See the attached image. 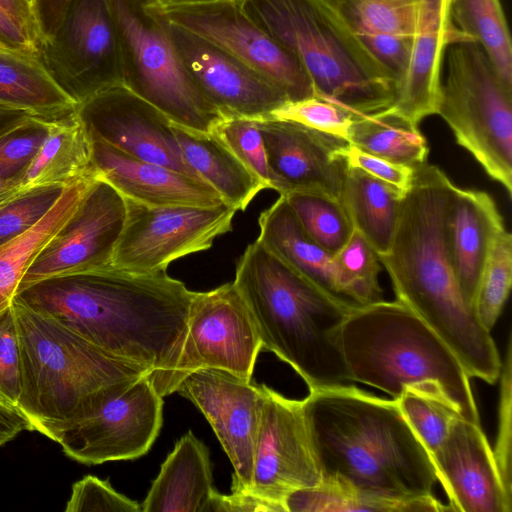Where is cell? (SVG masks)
<instances>
[{"label":"cell","mask_w":512,"mask_h":512,"mask_svg":"<svg viewBox=\"0 0 512 512\" xmlns=\"http://www.w3.org/2000/svg\"><path fill=\"white\" fill-rule=\"evenodd\" d=\"M214 491L209 450L188 431L162 463L142 512H207Z\"/></svg>","instance_id":"d4e9b609"},{"label":"cell","mask_w":512,"mask_h":512,"mask_svg":"<svg viewBox=\"0 0 512 512\" xmlns=\"http://www.w3.org/2000/svg\"><path fill=\"white\" fill-rule=\"evenodd\" d=\"M182 157L226 205L245 211L265 186L211 133L172 123Z\"/></svg>","instance_id":"f1b7e54d"},{"label":"cell","mask_w":512,"mask_h":512,"mask_svg":"<svg viewBox=\"0 0 512 512\" xmlns=\"http://www.w3.org/2000/svg\"><path fill=\"white\" fill-rule=\"evenodd\" d=\"M31 3H32V6H33V0H29Z\"/></svg>","instance_id":"91938a15"},{"label":"cell","mask_w":512,"mask_h":512,"mask_svg":"<svg viewBox=\"0 0 512 512\" xmlns=\"http://www.w3.org/2000/svg\"><path fill=\"white\" fill-rule=\"evenodd\" d=\"M0 46L7 51L36 58V47L23 28L0 7Z\"/></svg>","instance_id":"f907efd6"},{"label":"cell","mask_w":512,"mask_h":512,"mask_svg":"<svg viewBox=\"0 0 512 512\" xmlns=\"http://www.w3.org/2000/svg\"><path fill=\"white\" fill-rule=\"evenodd\" d=\"M163 423V397L142 376L98 411L43 433L71 459L96 465L145 455Z\"/></svg>","instance_id":"4fadbf2b"},{"label":"cell","mask_w":512,"mask_h":512,"mask_svg":"<svg viewBox=\"0 0 512 512\" xmlns=\"http://www.w3.org/2000/svg\"><path fill=\"white\" fill-rule=\"evenodd\" d=\"M241 10L287 50L315 96L356 115L391 106L396 80L331 0H238Z\"/></svg>","instance_id":"52a82bcc"},{"label":"cell","mask_w":512,"mask_h":512,"mask_svg":"<svg viewBox=\"0 0 512 512\" xmlns=\"http://www.w3.org/2000/svg\"><path fill=\"white\" fill-rule=\"evenodd\" d=\"M418 1L417 25L411 37L408 60L396 81L393 103L388 107L415 125L436 114L448 45L468 40L452 25L447 0Z\"/></svg>","instance_id":"7402d4cb"},{"label":"cell","mask_w":512,"mask_h":512,"mask_svg":"<svg viewBox=\"0 0 512 512\" xmlns=\"http://www.w3.org/2000/svg\"><path fill=\"white\" fill-rule=\"evenodd\" d=\"M116 27L123 85L173 123L211 133L225 117L184 69L156 0H107Z\"/></svg>","instance_id":"9c48e42d"},{"label":"cell","mask_w":512,"mask_h":512,"mask_svg":"<svg viewBox=\"0 0 512 512\" xmlns=\"http://www.w3.org/2000/svg\"><path fill=\"white\" fill-rule=\"evenodd\" d=\"M25 193L20 188L18 178H0V209Z\"/></svg>","instance_id":"11a10c76"},{"label":"cell","mask_w":512,"mask_h":512,"mask_svg":"<svg viewBox=\"0 0 512 512\" xmlns=\"http://www.w3.org/2000/svg\"><path fill=\"white\" fill-rule=\"evenodd\" d=\"M76 110L91 138L136 159L200 179L182 157L173 122L124 85L91 96L79 103Z\"/></svg>","instance_id":"d6986e66"},{"label":"cell","mask_w":512,"mask_h":512,"mask_svg":"<svg viewBox=\"0 0 512 512\" xmlns=\"http://www.w3.org/2000/svg\"><path fill=\"white\" fill-rule=\"evenodd\" d=\"M98 178L95 173L65 186L34 226L0 245V314L12 305L30 266L77 212Z\"/></svg>","instance_id":"83f0119b"},{"label":"cell","mask_w":512,"mask_h":512,"mask_svg":"<svg viewBox=\"0 0 512 512\" xmlns=\"http://www.w3.org/2000/svg\"><path fill=\"white\" fill-rule=\"evenodd\" d=\"M302 403L321 479L389 498L433 496L430 455L396 400L343 384Z\"/></svg>","instance_id":"3957f363"},{"label":"cell","mask_w":512,"mask_h":512,"mask_svg":"<svg viewBox=\"0 0 512 512\" xmlns=\"http://www.w3.org/2000/svg\"><path fill=\"white\" fill-rule=\"evenodd\" d=\"M233 283L251 312L262 348L289 364L309 391L349 382L339 335L353 307L257 240L239 257Z\"/></svg>","instance_id":"277c9868"},{"label":"cell","mask_w":512,"mask_h":512,"mask_svg":"<svg viewBox=\"0 0 512 512\" xmlns=\"http://www.w3.org/2000/svg\"><path fill=\"white\" fill-rule=\"evenodd\" d=\"M283 197L302 229L331 255L351 237L354 226L340 200L319 192H291Z\"/></svg>","instance_id":"e575fe53"},{"label":"cell","mask_w":512,"mask_h":512,"mask_svg":"<svg viewBox=\"0 0 512 512\" xmlns=\"http://www.w3.org/2000/svg\"><path fill=\"white\" fill-rule=\"evenodd\" d=\"M498 432L493 450L494 458L506 489L512 493L511 483V337L508 339L505 362L500 376Z\"/></svg>","instance_id":"bcb514c9"},{"label":"cell","mask_w":512,"mask_h":512,"mask_svg":"<svg viewBox=\"0 0 512 512\" xmlns=\"http://www.w3.org/2000/svg\"><path fill=\"white\" fill-rule=\"evenodd\" d=\"M347 301L353 307L383 300L378 275L381 263L373 246L354 229L345 245L334 255Z\"/></svg>","instance_id":"8d00e7d4"},{"label":"cell","mask_w":512,"mask_h":512,"mask_svg":"<svg viewBox=\"0 0 512 512\" xmlns=\"http://www.w3.org/2000/svg\"><path fill=\"white\" fill-rule=\"evenodd\" d=\"M21 357L18 409L33 431L98 411L150 371L98 348L55 318L14 299Z\"/></svg>","instance_id":"8992f818"},{"label":"cell","mask_w":512,"mask_h":512,"mask_svg":"<svg viewBox=\"0 0 512 512\" xmlns=\"http://www.w3.org/2000/svg\"><path fill=\"white\" fill-rule=\"evenodd\" d=\"M512 285V235L504 229L496 237L474 300V311L489 331L496 324Z\"/></svg>","instance_id":"74e56055"},{"label":"cell","mask_w":512,"mask_h":512,"mask_svg":"<svg viewBox=\"0 0 512 512\" xmlns=\"http://www.w3.org/2000/svg\"><path fill=\"white\" fill-rule=\"evenodd\" d=\"M403 193L365 171L348 166L342 203L354 229L362 234L377 254L391 243Z\"/></svg>","instance_id":"f546056e"},{"label":"cell","mask_w":512,"mask_h":512,"mask_svg":"<svg viewBox=\"0 0 512 512\" xmlns=\"http://www.w3.org/2000/svg\"><path fill=\"white\" fill-rule=\"evenodd\" d=\"M436 114L486 174L512 195V88L475 42L448 45Z\"/></svg>","instance_id":"ba28073f"},{"label":"cell","mask_w":512,"mask_h":512,"mask_svg":"<svg viewBox=\"0 0 512 512\" xmlns=\"http://www.w3.org/2000/svg\"><path fill=\"white\" fill-rule=\"evenodd\" d=\"M456 187L435 165L415 168L390 246L377 255L396 300L446 343L469 377L494 384L502 367L498 349L465 300L449 251L446 219Z\"/></svg>","instance_id":"7a4b0ae2"},{"label":"cell","mask_w":512,"mask_h":512,"mask_svg":"<svg viewBox=\"0 0 512 512\" xmlns=\"http://www.w3.org/2000/svg\"><path fill=\"white\" fill-rule=\"evenodd\" d=\"M454 28L487 54L503 82L512 88V45L500 0H447Z\"/></svg>","instance_id":"836d02e7"},{"label":"cell","mask_w":512,"mask_h":512,"mask_svg":"<svg viewBox=\"0 0 512 512\" xmlns=\"http://www.w3.org/2000/svg\"><path fill=\"white\" fill-rule=\"evenodd\" d=\"M71 2L72 0H33L41 42L56 32Z\"/></svg>","instance_id":"816d5d0a"},{"label":"cell","mask_w":512,"mask_h":512,"mask_svg":"<svg viewBox=\"0 0 512 512\" xmlns=\"http://www.w3.org/2000/svg\"><path fill=\"white\" fill-rule=\"evenodd\" d=\"M0 7L23 28L37 50L41 36L32 3L29 0H0Z\"/></svg>","instance_id":"f5cc1de1"},{"label":"cell","mask_w":512,"mask_h":512,"mask_svg":"<svg viewBox=\"0 0 512 512\" xmlns=\"http://www.w3.org/2000/svg\"><path fill=\"white\" fill-rule=\"evenodd\" d=\"M446 223L456 280L465 300L473 307L494 241L505 229L504 221L487 192L457 186L449 204Z\"/></svg>","instance_id":"cb8c5ba5"},{"label":"cell","mask_w":512,"mask_h":512,"mask_svg":"<svg viewBox=\"0 0 512 512\" xmlns=\"http://www.w3.org/2000/svg\"><path fill=\"white\" fill-rule=\"evenodd\" d=\"M371 54L395 77L403 73L410 51L411 37L388 34L358 35Z\"/></svg>","instance_id":"c3c4849f"},{"label":"cell","mask_w":512,"mask_h":512,"mask_svg":"<svg viewBox=\"0 0 512 512\" xmlns=\"http://www.w3.org/2000/svg\"><path fill=\"white\" fill-rule=\"evenodd\" d=\"M36 58L77 104L123 85L120 48L107 0H72L56 32Z\"/></svg>","instance_id":"30bf717a"},{"label":"cell","mask_w":512,"mask_h":512,"mask_svg":"<svg viewBox=\"0 0 512 512\" xmlns=\"http://www.w3.org/2000/svg\"><path fill=\"white\" fill-rule=\"evenodd\" d=\"M95 173L92 139L74 109L49 119L43 143L18 180L21 190L28 192L40 187H65Z\"/></svg>","instance_id":"4316f807"},{"label":"cell","mask_w":512,"mask_h":512,"mask_svg":"<svg viewBox=\"0 0 512 512\" xmlns=\"http://www.w3.org/2000/svg\"><path fill=\"white\" fill-rule=\"evenodd\" d=\"M395 400L429 455L443 442L453 421L460 417L447 402L419 391L406 390Z\"/></svg>","instance_id":"f35d334b"},{"label":"cell","mask_w":512,"mask_h":512,"mask_svg":"<svg viewBox=\"0 0 512 512\" xmlns=\"http://www.w3.org/2000/svg\"><path fill=\"white\" fill-rule=\"evenodd\" d=\"M0 52H10V51H7L6 49H4L3 47L0 46Z\"/></svg>","instance_id":"680465c9"},{"label":"cell","mask_w":512,"mask_h":512,"mask_svg":"<svg viewBox=\"0 0 512 512\" xmlns=\"http://www.w3.org/2000/svg\"><path fill=\"white\" fill-rule=\"evenodd\" d=\"M285 512H443L451 511L434 496L396 499L372 494L333 480L289 493Z\"/></svg>","instance_id":"1f68e13d"},{"label":"cell","mask_w":512,"mask_h":512,"mask_svg":"<svg viewBox=\"0 0 512 512\" xmlns=\"http://www.w3.org/2000/svg\"><path fill=\"white\" fill-rule=\"evenodd\" d=\"M357 116L334 102L314 95L287 101L266 119L292 121L348 141L350 128Z\"/></svg>","instance_id":"60d3db41"},{"label":"cell","mask_w":512,"mask_h":512,"mask_svg":"<svg viewBox=\"0 0 512 512\" xmlns=\"http://www.w3.org/2000/svg\"><path fill=\"white\" fill-rule=\"evenodd\" d=\"M343 156L348 166L365 171L369 175L395 187L403 194L412 182L414 169L364 152L350 143L345 147Z\"/></svg>","instance_id":"7dc6e473"},{"label":"cell","mask_w":512,"mask_h":512,"mask_svg":"<svg viewBox=\"0 0 512 512\" xmlns=\"http://www.w3.org/2000/svg\"><path fill=\"white\" fill-rule=\"evenodd\" d=\"M258 226V242L312 283L350 305L334 256L302 229L283 196L260 214Z\"/></svg>","instance_id":"484cf974"},{"label":"cell","mask_w":512,"mask_h":512,"mask_svg":"<svg viewBox=\"0 0 512 512\" xmlns=\"http://www.w3.org/2000/svg\"><path fill=\"white\" fill-rule=\"evenodd\" d=\"M21 357L13 306L0 314V402L18 408Z\"/></svg>","instance_id":"ee69618b"},{"label":"cell","mask_w":512,"mask_h":512,"mask_svg":"<svg viewBox=\"0 0 512 512\" xmlns=\"http://www.w3.org/2000/svg\"><path fill=\"white\" fill-rule=\"evenodd\" d=\"M348 142L364 152L412 169L427 163L429 148L418 125L388 108L357 116Z\"/></svg>","instance_id":"d6a6232c"},{"label":"cell","mask_w":512,"mask_h":512,"mask_svg":"<svg viewBox=\"0 0 512 512\" xmlns=\"http://www.w3.org/2000/svg\"><path fill=\"white\" fill-rule=\"evenodd\" d=\"M65 511L141 512L142 508L117 492L109 481L87 475L73 484Z\"/></svg>","instance_id":"f6af8a7d"},{"label":"cell","mask_w":512,"mask_h":512,"mask_svg":"<svg viewBox=\"0 0 512 512\" xmlns=\"http://www.w3.org/2000/svg\"><path fill=\"white\" fill-rule=\"evenodd\" d=\"M238 0H156L159 6H176L188 4H202V3H215V2H237Z\"/></svg>","instance_id":"6f0895ef"},{"label":"cell","mask_w":512,"mask_h":512,"mask_svg":"<svg viewBox=\"0 0 512 512\" xmlns=\"http://www.w3.org/2000/svg\"><path fill=\"white\" fill-rule=\"evenodd\" d=\"M175 392L190 400L210 423L234 469L231 490L249 491L262 385L222 369L205 368L189 373Z\"/></svg>","instance_id":"e0dca14e"},{"label":"cell","mask_w":512,"mask_h":512,"mask_svg":"<svg viewBox=\"0 0 512 512\" xmlns=\"http://www.w3.org/2000/svg\"><path fill=\"white\" fill-rule=\"evenodd\" d=\"M0 104L45 118L64 115L78 105L37 58L13 52H0Z\"/></svg>","instance_id":"4dcf8cb0"},{"label":"cell","mask_w":512,"mask_h":512,"mask_svg":"<svg viewBox=\"0 0 512 512\" xmlns=\"http://www.w3.org/2000/svg\"><path fill=\"white\" fill-rule=\"evenodd\" d=\"M25 115L33 114L18 108L0 104V127Z\"/></svg>","instance_id":"9f6ffc18"},{"label":"cell","mask_w":512,"mask_h":512,"mask_svg":"<svg viewBox=\"0 0 512 512\" xmlns=\"http://www.w3.org/2000/svg\"><path fill=\"white\" fill-rule=\"evenodd\" d=\"M167 30L188 76L225 118L266 119L288 101L267 78L214 43L168 20Z\"/></svg>","instance_id":"ac0fdd59"},{"label":"cell","mask_w":512,"mask_h":512,"mask_svg":"<svg viewBox=\"0 0 512 512\" xmlns=\"http://www.w3.org/2000/svg\"><path fill=\"white\" fill-rule=\"evenodd\" d=\"M126 213L125 198L99 177L77 212L30 266L18 293L46 279L112 268Z\"/></svg>","instance_id":"2e32d148"},{"label":"cell","mask_w":512,"mask_h":512,"mask_svg":"<svg viewBox=\"0 0 512 512\" xmlns=\"http://www.w3.org/2000/svg\"><path fill=\"white\" fill-rule=\"evenodd\" d=\"M159 7L169 22L207 39L263 75L288 101L315 95L300 63L256 25L237 2Z\"/></svg>","instance_id":"5bb4252c"},{"label":"cell","mask_w":512,"mask_h":512,"mask_svg":"<svg viewBox=\"0 0 512 512\" xmlns=\"http://www.w3.org/2000/svg\"><path fill=\"white\" fill-rule=\"evenodd\" d=\"M430 458L451 511L511 512L512 493L480 423L457 417Z\"/></svg>","instance_id":"44dd1931"},{"label":"cell","mask_w":512,"mask_h":512,"mask_svg":"<svg viewBox=\"0 0 512 512\" xmlns=\"http://www.w3.org/2000/svg\"><path fill=\"white\" fill-rule=\"evenodd\" d=\"M211 134L265 186L270 189L269 171L263 138L256 119L228 117Z\"/></svg>","instance_id":"b9f144b4"},{"label":"cell","mask_w":512,"mask_h":512,"mask_svg":"<svg viewBox=\"0 0 512 512\" xmlns=\"http://www.w3.org/2000/svg\"><path fill=\"white\" fill-rule=\"evenodd\" d=\"M262 390L249 491L283 507L289 493L318 485L321 472L302 400L289 399L264 384Z\"/></svg>","instance_id":"9a60e30c"},{"label":"cell","mask_w":512,"mask_h":512,"mask_svg":"<svg viewBox=\"0 0 512 512\" xmlns=\"http://www.w3.org/2000/svg\"><path fill=\"white\" fill-rule=\"evenodd\" d=\"M64 187L32 189L0 209V245L34 226L55 204Z\"/></svg>","instance_id":"7bdbcfd3"},{"label":"cell","mask_w":512,"mask_h":512,"mask_svg":"<svg viewBox=\"0 0 512 512\" xmlns=\"http://www.w3.org/2000/svg\"><path fill=\"white\" fill-rule=\"evenodd\" d=\"M357 35L388 34L412 37L418 0H331Z\"/></svg>","instance_id":"d590c367"},{"label":"cell","mask_w":512,"mask_h":512,"mask_svg":"<svg viewBox=\"0 0 512 512\" xmlns=\"http://www.w3.org/2000/svg\"><path fill=\"white\" fill-rule=\"evenodd\" d=\"M339 344L349 382L397 399L414 390L437 397L465 420L480 423L463 365L446 343L407 306L380 300L353 307Z\"/></svg>","instance_id":"5b68a950"},{"label":"cell","mask_w":512,"mask_h":512,"mask_svg":"<svg viewBox=\"0 0 512 512\" xmlns=\"http://www.w3.org/2000/svg\"><path fill=\"white\" fill-rule=\"evenodd\" d=\"M50 118L25 115L0 127V178H19L46 134Z\"/></svg>","instance_id":"ab89813d"},{"label":"cell","mask_w":512,"mask_h":512,"mask_svg":"<svg viewBox=\"0 0 512 512\" xmlns=\"http://www.w3.org/2000/svg\"><path fill=\"white\" fill-rule=\"evenodd\" d=\"M269 171L270 189L319 192L342 202L348 141L285 120L256 119Z\"/></svg>","instance_id":"ffe728a7"},{"label":"cell","mask_w":512,"mask_h":512,"mask_svg":"<svg viewBox=\"0 0 512 512\" xmlns=\"http://www.w3.org/2000/svg\"><path fill=\"white\" fill-rule=\"evenodd\" d=\"M24 430L33 431L27 417L18 408L0 402V447Z\"/></svg>","instance_id":"db71d44e"},{"label":"cell","mask_w":512,"mask_h":512,"mask_svg":"<svg viewBox=\"0 0 512 512\" xmlns=\"http://www.w3.org/2000/svg\"><path fill=\"white\" fill-rule=\"evenodd\" d=\"M194 295L166 271L110 268L46 279L20 291L15 299L103 351L149 370L151 382L164 397L180 357Z\"/></svg>","instance_id":"6da1fadb"},{"label":"cell","mask_w":512,"mask_h":512,"mask_svg":"<svg viewBox=\"0 0 512 512\" xmlns=\"http://www.w3.org/2000/svg\"><path fill=\"white\" fill-rule=\"evenodd\" d=\"M261 349L254 319L233 282L195 292L168 395L175 392L184 377L199 369H222L251 381Z\"/></svg>","instance_id":"7c38bea8"},{"label":"cell","mask_w":512,"mask_h":512,"mask_svg":"<svg viewBox=\"0 0 512 512\" xmlns=\"http://www.w3.org/2000/svg\"><path fill=\"white\" fill-rule=\"evenodd\" d=\"M125 201L126 221L111 267L134 273L164 272L171 262L210 249L231 231L237 212L226 204L152 207Z\"/></svg>","instance_id":"8fae6325"},{"label":"cell","mask_w":512,"mask_h":512,"mask_svg":"<svg viewBox=\"0 0 512 512\" xmlns=\"http://www.w3.org/2000/svg\"><path fill=\"white\" fill-rule=\"evenodd\" d=\"M230 495L213 492L207 512H284L276 503L263 499L250 491L231 490Z\"/></svg>","instance_id":"681fc988"},{"label":"cell","mask_w":512,"mask_h":512,"mask_svg":"<svg viewBox=\"0 0 512 512\" xmlns=\"http://www.w3.org/2000/svg\"><path fill=\"white\" fill-rule=\"evenodd\" d=\"M91 139L93 165L98 176L125 199L152 207L225 204L201 179L136 159L102 140Z\"/></svg>","instance_id":"603a6c76"}]
</instances>
